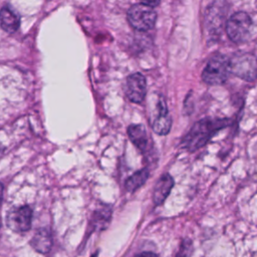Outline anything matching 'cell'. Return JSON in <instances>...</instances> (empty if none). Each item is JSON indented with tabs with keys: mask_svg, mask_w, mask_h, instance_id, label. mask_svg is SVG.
<instances>
[{
	"mask_svg": "<svg viewBox=\"0 0 257 257\" xmlns=\"http://www.w3.org/2000/svg\"><path fill=\"white\" fill-rule=\"evenodd\" d=\"M226 118H205L196 122L183 140L184 147L189 151H196L203 147L219 130L229 125Z\"/></svg>",
	"mask_w": 257,
	"mask_h": 257,
	"instance_id": "6da1fadb",
	"label": "cell"
},
{
	"mask_svg": "<svg viewBox=\"0 0 257 257\" xmlns=\"http://www.w3.org/2000/svg\"><path fill=\"white\" fill-rule=\"evenodd\" d=\"M230 73L229 59L222 54H216L209 59L202 72V78L208 84L219 85L228 79Z\"/></svg>",
	"mask_w": 257,
	"mask_h": 257,
	"instance_id": "7a4b0ae2",
	"label": "cell"
},
{
	"mask_svg": "<svg viewBox=\"0 0 257 257\" xmlns=\"http://www.w3.org/2000/svg\"><path fill=\"white\" fill-rule=\"evenodd\" d=\"M253 22L246 12L234 13L226 24V32L229 38L237 43L248 40L251 36Z\"/></svg>",
	"mask_w": 257,
	"mask_h": 257,
	"instance_id": "3957f363",
	"label": "cell"
},
{
	"mask_svg": "<svg viewBox=\"0 0 257 257\" xmlns=\"http://www.w3.org/2000/svg\"><path fill=\"white\" fill-rule=\"evenodd\" d=\"M157 13L153 7L144 3L133 5L127 11V21L133 28L139 31H147L154 27Z\"/></svg>",
	"mask_w": 257,
	"mask_h": 257,
	"instance_id": "277c9868",
	"label": "cell"
},
{
	"mask_svg": "<svg viewBox=\"0 0 257 257\" xmlns=\"http://www.w3.org/2000/svg\"><path fill=\"white\" fill-rule=\"evenodd\" d=\"M230 61L231 72L238 77L253 81L256 77V58L251 53H238L234 55Z\"/></svg>",
	"mask_w": 257,
	"mask_h": 257,
	"instance_id": "5b68a950",
	"label": "cell"
},
{
	"mask_svg": "<svg viewBox=\"0 0 257 257\" xmlns=\"http://www.w3.org/2000/svg\"><path fill=\"white\" fill-rule=\"evenodd\" d=\"M32 221V211L28 206L17 207L9 211L6 224L7 226L15 232H26L31 227Z\"/></svg>",
	"mask_w": 257,
	"mask_h": 257,
	"instance_id": "8992f818",
	"label": "cell"
},
{
	"mask_svg": "<svg viewBox=\"0 0 257 257\" xmlns=\"http://www.w3.org/2000/svg\"><path fill=\"white\" fill-rule=\"evenodd\" d=\"M147 92L146 78L142 73L131 74L125 83V94L133 102L140 103L144 100Z\"/></svg>",
	"mask_w": 257,
	"mask_h": 257,
	"instance_id": "52a82bcc",
	"label": "cell"
},
{
	"mask_svg": "<svg viewBox=\"0 0 257 257\" xmlns=\"http://www.w3.org/2000/svg\"><path fill=\"white\" fill-rule=\"evenodd\" d=\"M157 108H158V113L152 123V128L156 134L165 136L171 130L172 117L168 111L166 102L163 98L159 99Z\"/></svg>",
	"mask_w": 257,
	"mask_h": 257,
	"instance_id": "ba28073f",
	"label": "cell"
},
{
	"mask_svg": "<svg viewBox=\"0 0 257 257\" xmlns=\"http://www.w3.org/2000/svg\"><path fill=\"white\" fill-rule=\"evenodd\" d=\"M174 185V180L169 174H164L156 183L154 192H153V200L156 205H161L170 194Z\"/></svg>",
	"mask_w": 257,
	"mask_h": 257,
	"instance_id": "9c48e42d",
	"label": "cell"
},
{
	"mask_svg": "<svg viewBox=\"0 0 257 257\" xmlns=\"http://www.w3.org/2000/svg\"><path fill=\"white\" fill-rule=\"evenodd\" d=\"M31 245L39 253H48L52 247V236L50 230L47 228L37 230L32 237Z\"/></svg>",
	"mask_w": 257,
	"mask_h": 257,
	"instance_id": "30bf717a",
	"label": "cell"
},
{
	"mask_svg": "<svg viewBox=\"0 0 257 257\" xmlns=\"http://www.w3.org/2000/svg\"><path fill=\"white\" fill-rule=\"evenodd\" d=\"M20 24L19 17L9 7L5 6L0 10V25L8 33L15 32Z\"/></svg>",
	"mask_w": 257,
	"mask_h": 257,
	"instance_id": "8fae6325",
	"label": "cell"
},
{
	"mask_svg": "<svg viewBox=\"0 0 257 257\" xmlns=\"http://www.w3.org/2000/svg\"><path fill=\"white\" fill-rule=\"evenodd\" d=\"M127 135L131 141L141 151H145L147 146V132L142 124H132L127 127Z\"/></svg>",
	"mask_w": 257,
	"mask_h": 257,
	"instance_id": "7c38bea8",
	"label": "cell"
},
{
	"mask_svg": "<svg viewBox=\"0 0 257 257\" xmlns=\"http://www.w3.org/2000/svg\"><path fill=\"white\" fill-rule=\"evenodd\" d=\"M148 178H149V170L148 169L140 170L126 179L124 184L125 189L128 192H134L137 189H139L141 186H143L148 180Z\"/></svg>",
	"mask_w": 257,
	"mask_h": 257,
	"instance_id": "4fadbf2b",
	"label": "cell"
},
{
	"mask_svg": "<svg viewBox=\"0 0 257 257\" xmlns=\"http://www.w3.org/2000/svg\"><path fill=\"white\" fill-rule=\"evenodd\" d=\"M110 219V209L109 207H102L101 209L95 211L93 218H92V224L94 229H101L105 227V224L108 223Z\"/></svg>",
	"mask_w": 257,
	"mask_h": 257,
	"instance_id": "5bb4252c",
	"label": "cell"
},
{
	"mask_svg": "<svg viewBox=\"0 0 257 257\" xmlns=\"http://www.w3.org/2000/svg\"><path fill=\"white\" fill-rule=\"evenodd\" d=\"M192 252V244L190 240H184L180 246V249L176 257H190Z\"/></svg>",
	"mask_w": 257,
	"mask_h": 257,
	"instance_id": "9a60e30c",
	"label": "cell"
},
{
	"mask_svg": "<svg viewBox=\"0 0 257 257\" xmlns=\"http://www.w3.org/2000/svg\"><path fill=\"white\" fill-rule=\"evenodd\" d=\"M144 4L148 5V6H151V7H156L160 4L161 0H142Z\"/></svg>",
	"mask_w": 257,
	"mask_h": 257,
	"instance_id": "2e32d148",
	"label": "cell"
},
{
	"mask_svg": "<svg viewBox=\"0 0 257 257\" xmlns=\"http://www.w3.org/2000/svg\"><path fill=\"white\" fill-rule=\"evenodd\" d=\"M135 257H158V255L154 252H151V251H146V252H142L138 255H136Z\"/></svg>",
	"mask_w": 257,
	"mask_h": 257,
	"instance_id": "e0dca14e",
	"label": "cell"
},
{
	"mask_svg": "<svg viewBox=\"0 0 257 257\" xmlns=\"http://www.w3.org/2000/svg\"><path fill=\"white\" fill-rule=\"evenodd\" d=\"M3 191H4L3 186H2V184L0 183V207H1V205H2V201H3Z\"/></svg>",
	"mask_w": 257,
	"mask_h": 257,
	"instance_id": "ac0fdd59",
	"label": "cell"
},
{
	"mask_svg": "<svg viewBox=\"0 0 257 257\" xmlns=\"http://www.w3.org/2000/svg\"><path fill=\"white\" fill-rule=\"evenodd\" d=\"M0 227H1V218H0Z\"/></svg>",
	"mask_w": 257,
	"mask_h": 257,
	"instance_id": "d6986e66",
	"label": "cell"
}]
</instances>
